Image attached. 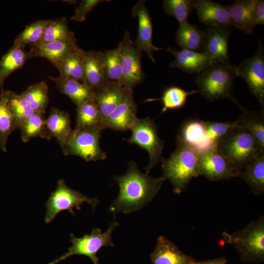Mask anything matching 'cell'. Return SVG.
I'll return each mask as SVG.
<instances>
[{
    "mask_svg": "<svg viewBox=\"0 0 264 264\" xmlns=\"http://www.w3.org/2000/svg\"><path fill=\"white\" fill-rule=\"evenodd\" d=\"M113 178L119 192L109 208L114 216L119 212L129 214L149 204L157 194L165 180L162 176L153 178L139 170L134 161L129 163L127 172Z\"/></svg>",
    "mask_w": 264,
    "mask_h": 264,
    "instance_id": "1",
    "label": "cell"
},
{
    "mask_svg": "<svg viewBox=\"0 0 264 264\" xmlns=\"http://www.w3.org/2000/svg\"><path fill=\"white\" fill-rule=\"evenodd\" d=\"M236 77L235 65L215 61L197 74L195 78L197 91L210 102L220 98L229 99L241 110L243 107L233 94Z\"/></svg>",
    "mask_w": 264,
    "mask_h": 264,
    "instance_id": "2",
    "label": "cell"
},
{
    "mask_svg": "<svg viewBox=\"0 0 264 264\" xmlns=\"http://www.w3.org/2000/svg\"><path fill=\"white\" fill-rule=\"evenodd\" d=\"M217 149L226 159L237 177L264 152L246 129L238 126L218 144Z\"/></svg>",
    "mask_w": 264,
    "mask_h": 264,
    "instance_id": "3",
    "label": "cell"
},
{
    "mask_svg": "<svg viewBox=\"0 0 264 264\" xmlns=\"http://www.w3.org/2000/svg\"><path fill=\"white\" fill-rule=\"evenodd\" d=\"M176 145V150L171 156L168 158H163L161 162V176L171 183L175 194H179L200 174L198 154L183 145L177 143Z\"/></svg>",
    "mask_w": 264,
    "mask_h": 264,
    "instance_id": "4",
    "label": "cell"
},
{
    "mask_svg": "<svg viewBox=\"0 0 264 264\" xmlns=\"http://www.w3.org/2000/svg\"><path fill=\"white\" fill-rule=\"evenodd\" d=\"M222 235L225 242L233 246L244 262L259 263L264 259V216L251 221L243 228Z\"/></svg>",
    "mask_w": 264,
    "mask_h": 264,
    "instance_id": "5",
    "label": "cell"
},
{
    "mask_svg": "<svg viewBox=\"0 0 264 264\" xmlns=\"http://www.w3.org/2000/svg\"><path fill=\"white\" fill-rule=\"evenodd\" d=\"M118 225L119 223L114 217V220L105 232L102 233L101 229L95 228L90 234H85L81 238H77L73 234H70V241L72 245L68 247V251L47 264H57L75 255L86 256L90 259L93 264H98V252L102 247L114 245L111 236L114 230Z\"/></svg>",
    "mask_w": 264,
    "mask_h": 264,
    "instance_id": "6",
    "label": "cell"
},
{
    "mask_svg": "<svg viewBox=\"0 0 264 264\" xmlns=\"http://www.w3.org/2000/svg\"><path fill=\"white\" fill-rule=\"evenodd\" d=\"M84 202L90 204L92 210L94 211L99 200L97 198H90L85 196L81 192L68 187L64 179H59L56 189L50 194L45 204V223H50L60 212L65 210L74 216L73 209L80 210L81 205Z\"/></svg>",
    "mask_w": 264,
    "mask_h": 264,
    "instance_id": "7",
    "label": "cell"
},
{
    "mask_svg": "<svg viewBox=\"0 0 264 264\" xmlns=\"http://www.w3.org/2000/svg\"><path fill=\"white\" fill-rule=\"evenodd\" d=\"M131 136L125 139L130 144L138 145L146 150L149 155V165L145 168L146 174H148L159 162H162V150L165 142L158 135L157 127L154 121L149 117L137 118L135 124L131 129Z\"/></svg>",
    "mask_w": 264,
    "mask_h": 264,
    "instance_id": "8",
    "label": "cell"
},
{
    "mask_svg": "<svg viewBox=\"0 0 264 264\" xmlns=\"http://www.w3.org/2000/svg\"><path fill=\"white\" fill-rule=\"evenodd\" d=\"M102 132L96 130L75 128L62 149L66 155H76L87 161L104 160L107 154L100 146Z\"/></svg>",
    "mask_w": 264,
    "mask_h": 264,
    "instance_id": "9",
    "label": "cell"
},
{
    "mask_svg": "<svg viewBox=\"0 0 264 264\" xmlns=\"http://www.w3.org/2000/svg\"><path fill=\"white\" fill-rule=\"evenodd\" d=\"M261 41L255 55L235 66L237 77L243 79L250 92L256 98L264 111V49Z\"/></svg>",
    "mask_w": 264,
    "mask_h": 264,
    "instance_id": "10",
    "label": "cell"
},
{
    "mask_svg": "<svg viewBox=\"0 0 264 264\" xmlns=\"http://www.w3.org/2000/svg\"><path fill=\"white\" fill-rule=\"evenodd\" d=\"M118 46L121 59L122 85L126 88L133 90L144 80L141 61L143 52L135 47L128 31L125 32Z\"/></svg>",
    "mask_w": 264,
    "mask_h": 264,
    "instance_id": "11",
    "label": "cell"
},
{
    "mask_svg": "<svg viewBox=\"0 0 264 264\" xmlns=\"http://www.w3.org/2000/svg\"><path fill=\"white\" fill-rule=\"evenodd\" d=\"M176 143L190 149L198 155L217 149L208 136L204 120L198 119H191L183 123Z\"/></svg>",
    "mask_w": 264,
    "mask_h": 264,
    "instance_id": "12",
    "label": "cell"
},
{
    "mask_svg": "<svg viewBox=\"0 0 264 264\" xmlns=\"http://www.w3.org/2000/svg\"><path fill=\"white\" fill-rule=\"evenodd\" d=\"M132 15L137 17L138 23V35L133 42L135 47L145 52L154 63L155 61L153 56L154 51L166 49L157 47L153 44V24L150 13L145 6V0H140L132 9Z\"/></svg>",
    "mask_w": 264,
    "mask_h": 264,
    "instance_id": "13",
    "label": "cell"
},
{
    "mask_svg": "<svg viewBox=\"0 0 264 264\" xmlns=\"http://www.w3.org/2000/svg\"><path fill=\"white\" fill-rule=\"evenodd\" d=\"M231 32L229 28L207 26L203 31L200 50L214 61L230 63L228 46Z\"/></svg>",
    "mask_w": 264,
    "mask_h": 264,
    "instance_id": "14",
    "label": "cell"
},
{
    "mask_svg": "<svg viewBox=\"0 0 264 264\" xmlns=\"http://www.w3.org/2000/svg\"><path fill=\"white\" fill-rule=\"evenodd\" d=\"M200 175L211 181H219L237 177L227 160L217 149L198 155Z\"/></svg>",
    "mask_w": 264,
    "mask_h": 264,
    "instance_id": "15",
    "label": "cell"
},
{
    "mask_svg": "<svg viewBox=\"0 0 264 264\" xmlns=\"http://www.w3.org/2000/svg\"><path fill=\"white\" fill-rule=\"evenodd\" d=\"M194 7L200 22L207 26L229 28L232 27L227 6L209 0H194Z\"/></svg>",
    "mask_w": 264,
    "mask_h": 264,
    "instance_id": "16",
    "label": "cell"
},
{
    "mask_svg": "<svg viewBox=\"0 0 264 264\" xmlns=\"http://www.w3.org/2000/svg\"><path fill=\"white\" fill-rule=\"evenodd\" d=\"M133 90H129L122 101L105 122V129L126 131L133 127L137 118Z\"/></svg>",
    "mask_w": 264,
    "mask_h": 264,
    "instance_id": "17",
    "label": "cell"
},
{
    "mask_svg": "<svg viewBox=\"0 0 264 264\" xmlns=\"http://www.w3.org/2000/svg\"><path fill=\"white\" fill-rule=\"evenodd\" d=\"M166 51L172 53L175 58L170 64L171 68H177L189 73H198L214 63L207 53L186 49L177 51L169 46Z\"/></svg>",
    "mask_w": 264,
    "mask_h": 264,
    "instance_id": "18",
    "label": "cell"
},
{
    "mask_svg": "<svg viewBox=\"0 0 264 264\" xmlns=\"http://www.w3.org/2000/svg\"><path fill=\"white\" fill-rule=\"evenodd\" d=\"M152 264H194L191 256L182 252L174 243L160 236L154 251L151 255Z\"/></svg>",
    "mask_w": 264,
    "mask_h": 264,
    "instance_id": "19",
    "label": "cell"
},
{
    "mask_svg": "<svg viewBox=\"0 0 264 264\" xmlns=\"http://www.w3.org/2000/svg\"><path fill=\"white\" fill-rule=\"evenodd\" d=\"M130 90L121 85L108 84L95 92V100L104 124Z\"/></svg>",
    "mask_w": 264,
    "mask_h": 264,
    "instance_id": "20",
    "label": "cell"
},
{
    "mask_svg": "<svg viewBox=\"0 0 264 264\" xmlns=\"http://www.w3.org/2000/svg\"><path fill=\"white\" fill-rule=\"evenodd\" d=\"M31 46L29 52L33 57L44 58L55 66L70 52L79 47L76 44V38L57 40Z\"/></svg>",
    "mask_w": 264,
    "mask_h": 264,
    "instance_id": "21",
    "label": "cell"
},
{
    "mask_svg": "<svg viewBox=\"0 0 264 264\" xmlns=\"http://www.w3.org/2000/svg\"><path fill=\"white\" fill-rule=\"evenodd\" d=\"M102 51H86L83 60V83L94 92L105 84Z\"/></svg>",
    "mask_w": 264,
    "mask_h": 264,
    "instance_id": "22",
    "label": "cell"
},
{
    "mask_svg": "<svg viewBox=\"0 0 264 264\" xmlns=\"http://www.w3.org/2000/svg\"><path fill=\"white\" fill-rule=\"evenodd\" d=\"M45 127L46 139L55 137L62 149L72 130L69 114L65 111L52 108L46 118Z\"/></svg>",
    "mask_w": 264,
    "mask_h": 264,
    "instance_id": "23",
    "label": "cell"
},
{
    "mask_svg": "<svg viewBox=\"0 0 264 264\" xmlns=\"http://www.w3.org/2000/svg\"><path fill=\"white\" fill-rule=\"evenodd\" d=\"M48 78L55 83L57 89L69 97L77 107L95 100V92L80 81L60 76H49Z\"/></svg>",
    "mask_w": 264,
    "mask_h": 264,
    "instance_id": "24",
    "label": "cell"
},
{
    "mask_svg": "<svg viewBox=\"0 0 264 264\" xmlns=\"http://www.w3.org/2000/svg\"><path fill=\"white\" fill-rule=\"evenodd\" d=\"M257 0H237L227 6L232 26L246 34H252L254 30L253 12Z\"/></svg>",
    "mask_w": 264,
    "mask_h": 264,
    "instance_id": "25",
    "label": "cell"
},
{
    "mask_svg": "<svg viewBox=\"0 0 264 264\" xmlns=\"http://www.w3.org/2000/svg\"><path fill=\"white\" fill-rule=\"evenodd\" d=\"M33 58L29 51L13 46L1 58L0 60V88L3 90L5 80L14 71L22 68L26 62Z\"/></svg>",
    "mask_w": 264,
    "mask_h": 264,
    "instance_id": "26",
    "label": "cell"
},
{
    "mask_svg": "<svg viewBox=\"0 0 264 264\" xmlns=\"http://www.w3.org/2000/svg\"><path fill=\"white\" fill-rule=\"evenodd\" d=\"M238 177H241L248 185L255 196L264 193V152L242 171Z\"/></svg>",
    "mask_w": 264,
    "mask_h": 264,
    "instance_id": "27",
    "label": "cell"
},
{
    "mask_svg": "<svg viewBox=\"0 0 264 264\" xmlns=\"http://www.w3.org/2000/svg\"><path fill=\"white\" fill-rule=\"evenodd\" d=\"M75 128L96 130L102 132L106 129L95 100L77 107Z\"/></svg>",
    "mask_w": 264,
    "mask_h": 264,
    "instance_id": "28",
    "label": "cell"
},
{
    "mask_svg": "<svg viewBox=\"0 0 264 264\" xmlns=\"http://www.w3.org/2000/svg\"><path fill=\"white\" fill-rule=\"evenodd\" d=\"M241 110L237 126L246 129L264 151V111H251L244 107Z\"/></svg>",
    "mask_w": 264,
    "mask_h": 264,
    "instance_id": "29",
    "label": "cell"
},
{
    "mask_svg": "<svg viewBox=\"0 0 264 264\" xmlns=\"http://www.w3.org/2000/svg\"><path fill=\"white\" fill-rule=\"evenodd\" d=\"M203 31L188 22L179 23L176 35V44L182 49L197 51L201 49Z\"/></svg>",
    "mask_w": 264,
    "mask_h": 264,
    "instance_id": "30",
    "label": "cell"
},
{
    "mask_svg": "<svg viewBox=\"0 0 264 264\" xmlns=\"http://www.w3.org/2000/svg\"><path fill=\"white\" fill-rule=\"evenodd\" d=\"M85 52L79 47L59 62L55 66L59 71V76L83 83V60Z\"/></svg>",
    "mask_w": 264,
    "mask_h": 264,
    "instance_id": "31",
    "label": "cell"
},
{
    "mask_svg": "<svg viewBox=\"0 0 264 264\" xmlns=\"http://www.w3.org/2000/svg\"><path fill=\"white\" fill-rule=\"evenodd\" d=\"M14 117L8 105V90H2L0 93V149L7 151L8 137L17 129Z\"/></svg>",
    "mask_w": 264,
    "mask_h": 264,
    "instance_id": "32",
    "label": "cell"
},
{
    "mask_svg": "<svg viewBox=\"0 0 264 264\" xmlns=\"http://www.w3.org/2000/svg\"><path fill=\"white\" fill-rule=\"evenodd\" d=\"M102 59L105 84L123 85L122 68L119 47L117 46L114 49L102 51Z\"/></svg>",
    "mask_w": 264,
    "mask_h": 264,
    "instance_id": "33",
    "label": "cell"
},
{
    "mask_svg": "<svg viewBox=\"0 0 264 264\" xmlns=\"http://www.w3.org/2000/svg\"><path fill=\"white\" fill-rule=\"evenodd\" d=\"M48 88L45 81L30 86L21 94L34 112L44 114L49 103Z\"/></svg>",
    "mask_w": 264,
    "mask_h": 264,
    "instance_id": "34",
    "label": "cell"
},
{
    "mask_svg": "<svg viewBox=\"0 0 264 264\" xmlns=\"http://www.w3.org/2000/svg\"><path fill=\"white\" fill-rule=\"evenodd\" d=\"M44 114L34 112L21 125L19 129L23 142H27L35 137L46 139V118Z\"/></svg>",
    "mask_w": 264,
    "mask_h": 264,
    "instance_id": "35",
    "label": "cell"
},
{
    "mask_svg": "<svg viewBox=\"0 0 264 264\" xmlns=\"http://www.w3.org/2000/svg\"><path fill=\"white\" fill-rule=\"evenodd\" d=\"M74 39H75L74 33L69 29L66 19L64 17L51 20L46 27L40 41L34 44Z\"/></svg>",
    "mask_w": 264,
    "mask_h": 264,
    "instance_id": "36",
    "label": "cell"
},
{
    "mask_svg": "<svg viewBox=\"0 0 264 264\" xmlns=\"http://www.w3.org/2000/svg\"><path fill=\"white\" fill-rule=\"evenodd\" d=\"M51 21L50 20H40L27 25L17 36L13 45L24 49L28 44L31 45L37 44Z\"/></svg>",
    "mask_w": 264,
    "mask_h": 264,
    "instance_id": "37",
    "label": "cell"
},
{
    "mask_svg": "<svg viewBox=\"0 0 264 264\" xmlns=\"http://www.w3.org/2000/svg\"><path fill=\"white\" fill-rule=\"evenodd\" d=\"M197 90L187 91L178 87H171L166 88L162 94L161 100L163 108L161 112L168 110L180 109L186 104L188 96L197 93Z\"/></svg>",
    "mask_w": 264,
    "mask_h": 264,
    "instance_id": "38",
    "label": "cell"
},
{
    "mask_svg": "<svg viewBox=\"0 0 264 264\" xmlns=\"http://www.w3.org/2000/svg\"><path fill=\"white\" fill-rule=\"evenodd\" d=\"M8 105L17 129L34 112L21 94L11 90H8Z\"/></svg>",
    "mask_w": 264,
    "mask_h": 264,
    "instance_id": "39",
    "label": "cell"
},
{
    "mask_svg": "<svg viewBox=\"0 0 264 264\" xmlns=\"http://www.w3.org/2000/svg\"><path fill=\"white\" fill-rule=\"evenodd\" d=\"M163 8L167 14L176 18L180 23L187 22L194 9V2L192 0H164Z\"/></svg>",
    "mask_w": 264,
    "mask_h": 264,
    "instance_id": "40",
    "label": "cell"
},
{
    "mask_svg": "<svg viewBox=\"0 0 264 264\" xmlns=\"http://www.w3.org/2000/svg\"><path fill=\"white\" fill-rule=\"evenodd\" d=\"M204 122L209 138L217 147L218 144L238 125L237 120L231 122L204 120Z\"/></svg>",
    "mask_w": 264,
    "mask_h": 264,
    "instance_id": "41",
    "label": "cell"
},
{
    "mask_svg": "<svg viewBox=\"0 0 264 264\" xmlns=\"http://www.w3.org/2000/svg\"><path fill=\"white\" fill-rule=\"evenodd\" d=\"M104 0H83L75 9L74 15L70 20L78 22L85 20L86 16L98 4L104 2Z\"/></svg>",
    "mask_w": 264,
    "mask_h": 264,
    "instance_id": "42",
    "label": "cell"
},
{
    "mask_svg": "<svg viewBox=\"0 0 264 264\" xmlns=\"http://www.w3.org/2000/svg\"><path fill=\"white\" fill-rule=\"evenodd\" d=\"M253 24L255 27L259 24H264V1L257 0L253 12Z\"/></svg>",
    "mask_w": 264,
    "mask_h": 264,
    "instance_id": "43",
    "label": "cell"
},
{
    "mask_svg": "<svg viewBox=\"0 0 264 264\" xmlns=\"http://www.w3.org/2000/svg\"><path fill=\"white\" fill-rule=\"evenodd\" d=\"M227 259L224 257L218 258L213 260L197 262L194 264H226Z\"/></svg>",
    "mask_w": 264,
    "mask_h": 264,
    "instance_id": "44",
    "label": "cell"
}]
</instances>
